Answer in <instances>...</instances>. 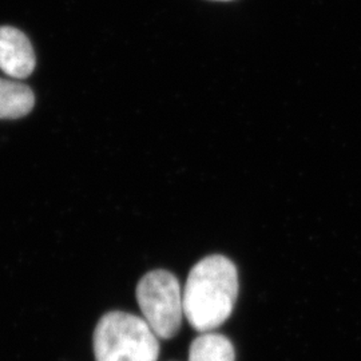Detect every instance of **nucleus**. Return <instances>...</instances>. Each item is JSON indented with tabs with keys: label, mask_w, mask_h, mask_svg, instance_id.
Wrapping results in <instances>:
<instances>
[{
	"label": "nucleus",
	"mask_w": 361,
	"mask_h": 361,
	"mask_svg": "<svg viewBox=\"0 0 361 361\" xmlns=\"http://www.w3.org/2000/svg\"><path fill=\"white\" fill-rule=\"evenodd\" d=\"M183 296L185 319L198 332H212L232 314L238 296V273L229 258L209 256L194 265Z\"/></svg>",
	"instance_id": "obj_1"
},
{
	"label": "nucleus",
	"mask_w": 361,
	"mask_h": 361,
	"mask_svg": "<svg viewBox=\"0 0 361 361\" xmlns=\"http://www.w3.org/2000/svg\"><path fill=\"white\" fill-rule=\"evenodd\" d=\"M95 361H157L159 341L143 317L109 312L94 332Z\"/></svg>",
	"instance_id": "obj_2"
},
{
	"label": "nucleus",
	"mask_w": 361,
	"mask_h": 361,
	"mask_svg": "<svg viewBox=\"0 0 361 361\" xmlns=\"http://www.w3.org/2000/svg\"><path fill=\"white\" fill-rule=\"evenodd\" d=\"M137 301L145 322L158 338L169 340L180 332L183 313V296L174 274L153 271L145 274L137 285Z\"/></svg>",
	"instance_id": "obj_3"
},
{
	"label": "nucleus",
	"mask_w": 361,
	"mask_h": 361,
	"mask_svg": "<svg viewBox=\"0 0 361 361\" xmlns=\"http://www.w3.org/2000/svg\"><path fill=\"white\" fill-rule=\"evenodd\" d=\"M35 52L26 35L13 27H0V70L16 79L35 68Z\"/></svg>",
	"instance_id": "obj_4"
},
{
	"label": "nucleus",
	"mask_w": 361,
	"mask_h": 361,
	"mask_svg": "<svg viewBox=\"0 0 361 361\" xmlns=\"http://www.w3.org/2000/svg\"><path fill=\"white\" fill-rule=\"evenodd\" d=\"M35 104L34 92L26 85L0 79V119L27 116Z\"/></svg>",
	"instance_id": "obj_5"
},
{
	"label": "nucleus",
	"mask_w": 361,
	"mask_h": 361,
	"mask_svg": "<svg viewBox=\"0 0 361 361\" xmlns=\"http://www.w3.org/2000/svg\"><path fill=\"white\" fill-rule=\"evenodd\" d=\"M189 361H235V352L228 337L202 332L190 345Z\"/></svg>",
	"instance_id": "obj_6"
},
{
	"label": "nucleus",
	"mask_w": 361,
	"mask_h": 361,
	"mask_svg": "<svg viewBox=\"0 0 361 361\" xmlns=\"http://www.w3.org/2000/svg\"><path fill=\"white\" fill-rule=\"evenodd\" d=\"M217 1H229V0H217Z\"/></svg>",
	"instance_id": "obj_7"
}]
</instances>
